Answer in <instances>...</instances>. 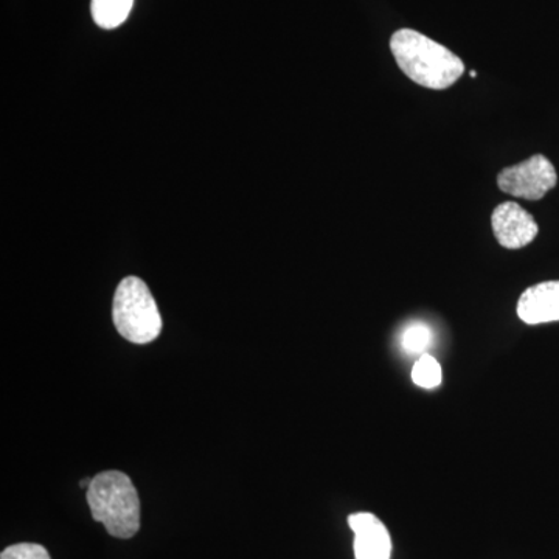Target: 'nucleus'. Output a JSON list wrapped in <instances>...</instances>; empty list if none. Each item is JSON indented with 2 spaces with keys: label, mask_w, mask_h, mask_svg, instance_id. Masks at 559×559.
I'll list each match as a JSON object with an SVG mask.
<instances>
[{
  "label": "nucleus",
  "mask_w": 559,
  "mask_h": 559,
  "mask_svg": "<svg viewBox=\"0 0 559 559\" xmlns=\"http://www.w3.org/2000/svg\"><path fill=\"white\" fill-rule=\"evenodd\" d=\"M469 75H471V79H476V76H477L476 70H471Z\"/></svg>",
  "instance_id": "f8f14e48"
},
{
  "label": "nucleus",
  "mask_w": 559,
  "mask_h": 559,
  "mask_svg": "<svg viewBox=\"0 0 559 559\" xmlns=\"http://www.w3.org/2000/svg\"><path fill=\"white\" fill-rule=\"evenodd\" d=\"M412 381L418 388L426 390L439 388L441 381H443V370H441L439 360L429 353L419 356L417 362L414 364V369H412Z\"/></svg>",
  "instance_id": "1a4fd4ad"
},
{
  "label": "nucleus",
  "mask_w": 559,
  "mask_h": 559,
  "mask_svg": "<svg viewBox=\"0 0 559 559\" xmlns=\"http://www.w3.org/2000/svg\"><path fill=\"white\" fill-rule=\"evenodd\" d=\"M349 528L355 533L356 559H390L392 538L388 527L373 513H353L348 516Z\"/></svg>",
  "instance_id": "423d86ee"
},
{
  "label": "nucleus",
  "mask_w": 559,
  "mask_h": 559,
  "mask_svg": "<svg viewBox=\"0 0 559 559\" xmlns=\"http://www.w3.org/2000/svg\"><path fill=\"white\" fill-rule=\"evenodd\" d=\"M390 50L406 76L428 90H448L465 73L457 55L411 28L393 33Z\"/></svg>",
  "instance_id": "f257e3e1"
},
{
  "label": "nucleus",
  "mask_w": 559,
  "mask_h": 559,
  "mask_svg": "<svg viewBox=\"0 0 559 559\" xmlns=\"http://www.w3.org/2000/svg\"><path fill=\"white\" fill-rule=\"evenodd\" d=\"M91 514L110 536L130 539L140 528V499L130 477L121 471H103L86 492Z\"/></svg>",
  "instance_id": "f03ea898"
},
{
  "label": "nucleus",
  "mask_w": 559,
  "mask_h": 559,
  "mask_svg": "<svg viewBox=\"0 0 559 559\" xmlns=\"http://www.w3.org/2000/svg\"><path fill=\"white\" fill-rule=\"evenodd\" d=\"M557 170L543 154L506 168L498 176V186L503 193L528 201L543 200L557 187Z\"/></svg>",
  "instance_id": "20e7f679"
},
{
  "label": "nucleus",
  "mask_w": 559,
  "mask_h": 559,
  "mask_svg": "<svg viewBox=\"0 0 559 559\" xmlns=\"http://www.w3.org/2000/svg\"><path fill=\"white\" fill-rule=\"evenodd\" d=\"M134 0H92V17L98 27L112 31L130 16Z\"/></svg>",
  "instance_id": "6e6552de"
},
{
  "label": "nucleus",
  "mask_w": 559,
  "mask_h": 559,
  "mask_svg": "<svg viewBox=\"0 0 559 559\" xmlns=\"http://www.w3.org/2000/svg\"><path fill=\"white\" fill-rule=\"evenodd\" d=\"M432 342V331L425 323H412L401 336V345L409 355H425Z\"/></svg>",
  "instance_id": "9d476101"
},
{
  "label": "nucleus",
  "mask_w": 559,
  "mask_h": 559,
  "mask_svg": "<svg viewBox=\"0 0 559 559\" xmlns=\"http://www.w3.org/2000/svg\"><path fill=\"white\" fill-rule=\"evenodd\" d=\"M491 227L499 245L511 250L525 248L539 231L535 218L513 201L503 202L492 210Z\"/></svg>",
  "instance_id": "39448f33"
},
{
  "label": "nucleus",
  "mask_w": 559,
  "mask_h": 559,
  "mask_svg": "<svg viewBox=\"0 0 559 559\" xmlns=\"http://www.w3.org/2000/svg\"><path fill=\"white\" fill-rule=\"evenodd\" d=\"M0 559H50L49 551L39 544L21 543L7 547Z\"/></svg>",
  "instance_id": "9b49d317"
},
{
  "label": "nucleus",
  "mask_w": 559,
  "mask_h": 559,
  "mask_svg": "<svg viewBox=\"0 0 559 559\" xmlns=\"http://www.w3.org/2000/svg\"><path fill=\"white\" fill-rule=\"evenodd\" d=\"M516 311L527 325L559 322V280L530 286L522 293Z\"/></svg>",
  "instance_id": "0eeeda50"
},
{
  "label": "nucleus",
  "mask_w": 559,
  "mask_h": 559,
  "mask_svg": "<svg viewBox=\"0 0 559 559\" xmlns=\"http://www.w3.org/2000/svg\"><path fill=\"white\" fill-rule=\"evenodd\" d=\"M112 319L120 336L132 344H150L162 331L159 308L146 283L139 277L123 278L117 286Z\"/></svg>",
  "instance_id": "7ed1b4c3"
}]
</instances>
